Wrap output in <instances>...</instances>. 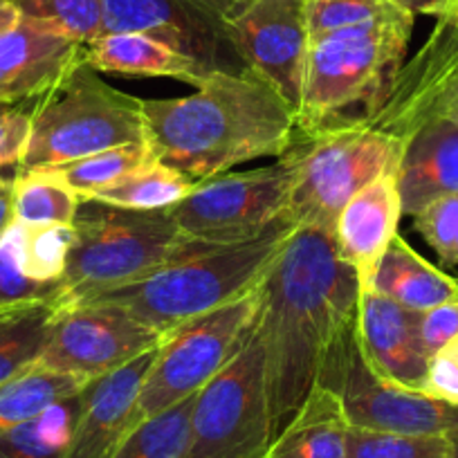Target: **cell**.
Instances as JSON below:
<instances>
[{
  "mask_svg": "<svg viewBox=\"0 0 458 458\" xmlns=\"http://www.w3.org/2000/svg\"><path fill=\"white\" fill-rule=\"evenodd\" d=\"M294 227L297 225L284 220L267 234L234 245H207L191 241L182 254L144 279L97 294L83 303L120 306L169 337L187 321L252 293L281 254Z\"/></svg>",
  "mask_w": 458,
  "mask_h": 458,
  "instance_id": "3957f363",
  "label": "cell"
},
{
  "mask_svg": "<svg viewBox=\"0 0 458 458\" xmlns=\"http://www.w3.org/2000/svg\"><path fill=\"white\" fill-rule=\"evenodd\" d=\"M207 5L211 7V10H216L220 14V19H223L225 12L229 10V7L234 5V3H239V0H205Z\"/></svg>",
  "mask_w": 458,
  "mask_h": 458,
  "instance_id": "7bdbcfd3",
  "label": "cell"
},
{
  "mask_svg": "<svg viewBox=\"0 0 458 458\" xmlns=\"http://www.w3.org/2000/svg\"><path fill=\"white\" fill-rule=\"evenodd\" d=\"M400 216L398 171H389L360 189L335 218V243L353 267L362 293L371 290L382 257L398 234Z\"/></svg>",
  "mask_w": 458,
  "mask_h": 458,
  "instance_id": "e0dca14e",
  "label": "cell"
},
{
  "mask_svg": "<svg viewBox=\"0 0 458 458\" xmlns=\"http://www.w3.org/2000/svg\"><path fill=\"white\" fill-rule=\"evenodd\" d=\"M445 436H447V440H449L447 458H458V429L449 431V434H445Z\"/></svg>",
  "mask_w": 458,
  "mask_h": 458,
  "instance_id": "ee69618b",
  "label": "cell"
},
{
  "mask_svg": "<svg viewBox=\"0 0 458 458\" xmlns=\"http://www.w3.org/2000/svg\"><path fill=\"white\" fill-rule=\"evenodd\" d=\"M447 436H416L349 427L346 458H447Z\"/></svg>",
  "mask_w": 458,
  "mask_h": 458,
  "instance_id": "4dcf8cb0",
  "label": "cell"
},
{
  "mask_svg": "<svg viewBox=\"0 0 458 458\" xmlns=\"http://www.w3.org/2000/svg\"><path fill=\"white\" fill-rule=\"evenodd\" d=\"M83 391L0 436V458H64L81 416Z\"/></svg>",
  "mask_w": 458,
  "mask_h": 458,
  "instance_id": "484cf974",
  "label": "cell"
},
{
  "mask_svg": "<svg viewBox=\"0 0 458 458\" xmlns=\"http://www.w3.org/2000/svg\"><path fill=\"white\" fill-rule=\"evenodd\" d=\"M418 391L429 398L458 404V344L452 342L429 360Z\"/></svg>",
  "mask_w": 458,
  "mask_h": 458,
  "instance_id": "74e56055",
  "label": "cell"
},
{
  "mask_svg": "<svg viewBox=\"0 0 458 458\" xmlns=\"http://www.w3.org/2000/svg\"><path fill=\"white\" fill-rule=\"evenodd\" d=\"M407 122L389 101L333 122L301 138V166L285 218L333 232L344 205L389 171H398L409 138Z\"/></svg>",
  "mask_w": 458,
  "mask_h": 458,
  "instance_id": "277c9868",
  "label": "cell"
},
{
  "mask_svg": "<svg viewBox=\"0 0 458 458\" xmlns=\"http://www.w3.org/2000/svg\"><path fill=\"white\" fill-rule=\"evenodd\" d=\"M440 110H445L447 114H452L454 120H458V79L452 83V88L445 92L443 101H440Z\"/></svg>",
  "mask_w": 458,
  "mask_h": 458,
  "instance_id": "b9f144b4",
  "label": "cell"
},
{
  "mask_svg": "<svg viewBox=\"0 0 458 458\" xmlns=\"http://www.w3.org/2000/svg\"><path fill=\"white\" fill-rule=\"evenodd\" d=\"M144 122L153 156L193 182L281 157L301 140L297 113L250 70L211 72L191 95L144 101Z\"/></svg>",
  "mask_w": 458,
  "mask_h": 458,
  "instance_id": "7a4b0ae2",
  "label": "cell"
},
{
  "mask_svg": "<svg viewBox=\"0 0 458 458\" xmlns=\"http://www.w3.org/2000/svg\"><path fill=\"white\" fill-rule=\"evenodd\" d=\"M131 142H147L144 99L106 83L83 61L32 104V131L19 169L64 166Z\"/></svg>",
  "mask_w": 458,
  "mask_h": 458,
  "instance_id": "52a82bcc",
  "label": "cell"
},
{
  "mask_svg": "<svg viewBox=\"0 0 458 458\" xmlns=\"http://www.w3.org/2000/svg\"><path fill=\"white\" fill-rule=\"evenodd\" d=\"M272 443L266 360L257 324L196 395L184 458H263Z\"/></svg>",
  "mask_w": 458,
  "mask_h": 458,
  "instance_id": "9c48e42d",
  "label": "cell"
},
{
  "mask_svg": "<svg viewBox=\"0 0 458 458\" xmlns=\"http://www.w3.org/2000/svg\"><path fill=\"white\" fill-rule=\"evenodd\" d=\"M14 220L32 225H72L81 196L56 166L19 169L12 178Z\"/></svg>",
  "mask_w": 458,
  "mask_h": 458,
  "instance_id": "cb8c5ba5",
  "label": "cell"
},
{
  "mask_svg": "<svg viewBox=\"0 0 458 458\" xmlns=\"http://www.w3.org/2000/svg\"><path fill=\"white\" fill-rule=\"evenodd\" d=\"M32 104H0V171L23 160L32 131Z\"/></svg>",
  "mask_w": 458,
  "mask_h": 458,
  "instance_id": "d590c367",
  "label": "cell"
},
{
  "mask_svg": "<svg viewBox=\"0 0 458 458\" xmlns=\"http://www.w3.org/2000/svg\"><path fill=\"white\" fill-rule=\"evenodd\" d=\"M196 184L191 178L153 157L147 165L124 175L120 182L101 189L88 200L124 207V209L169 211L182 202L196 189Z\"/></svg>",
  "mask_w": 458,
  "mask_h": 458,
  "instance_id": "d4e9b609",
  "label": "cell"
},
{
  "mask_svg": "<svg viewBox=\"0 0 458 458\" xmlns=\"http://www.w3.org/2000/svg\"><path fill=\"white\" fill-rule=\"evenodd\" d=\"M223 23L245 68L299 113L310 52L306 0H239Z\"/></svg>",
  "mask_w": 458,
  "mask_h": 458,
  "instance_id": "4fadbf2b",
  "label": "cell"
},
{
  "mask_svg": "<svg viewBox=\"0 0 458 458\" xmlns=\"http://www.w3.org/2000/svg\"><path fill=\"white\" fill-rule=\"evenodd\" d=\"M411 30L413 14L389 5L376 19L312 38L297 113L301 138L346 120L360 104L371 110L398 77Z\"/></svg>",
  "mask_w": 458,
  "mask_h": 458,
  "instance_id": "5b68a950",
  "label": "cell"
},
{
  "mask_svg": "<svg viewBox=\"0 0 458 458\" xmlns=\"http://www.w3.org/2000/svg\"><path fill=\"white\" fill-rule=\"evenodd\" d=\"M413 227L443 266H458V193L438 198L418 211Z\"/></svg>",
  "mask_w": 458,
  "mask_h": 458,
  "instance_id": "836d02e7",
  "label": "cell"
},
{
  "mask_svg": "<svg viewBox=\"0 0 458 458\" xmlns=\"http://www.w3.org/2000/svg\"><path fill=\"white\" fill-rule=\"evenodd\" d=\"M157 351V349H156ZM156 351L140 355L110 376L90 382L64 458H113L138 420V394L156 360Z\"/></svg>",
  "mask_w": 458,
  "mask_h": 458,
  "instance_id": "2e32d148",
  "label": "cell"
},
{
  "mask_svg": "<svg viewBox=\"0 0 458 458\" xmlns=\"http://www.w3.org/2000/svg\"><path fill=\"white\" fill-rule=\"evenodd\" d=\"M454 342H456V344H458V337H456V339H454Z\"/></svg>",
  "mask_w": 458,
  "mask_h": 458,
  "instance_id": "bcb514c9",
  "label": "cell"
},
{
  "mask_svg": "<svg viewBox=\"0 0 458 458\" xmlns=\"http://www.w3.org/2000/svg\"><path fill=\"white\" fill-rule=\"evenodd\" d=\"M386 5H394L398 10L409 12V14H425V16H436V19H443L447 16L449 7H452L454 0H385Z\"/></svg>",
  "mask_w": 458,
  "mask_h": 458,
  "instance_id": "f35d334b",
  "label": "cell"
},
{
  "mask_svg": "<svg viewBox=\"0 0 458 458\" xmlns=\"http://www.w3.org/2000/svg\"><path fill=\"white\" fill-rule=\"evenodd\" d=\"M360 281L330 229L299 225L261 281L257 333L272 440L319 382L330 346L358 317Z\"/></svg>",
  "mask_w": 458,
  "mask_h": 458,
  "instance_id": "6da1fadb",
  "label": "cell"
},
{
  "mask_svg": "<svg viewBox=\"0 0 458 458\" xmlns=\"http://www.w3.org/2000/svg\"><path fill=\"white\" fill-rule=\"evenodd\" d=\"M86 64L99 74L166 77L191 86H200L211 74L191 56L138 32H104L86 46Z\"/></svg>",
  "mask_w": 458,
  "mask_h": 458,
  "instance_id": "ffe728a7",
  "label": "cell"
},
{
  "mask_svg": "<svg viewBox=\"0 0 458 458\" xmlns=\"http://www.w3.org/2000/svg\"><path fill=\"white\" fill-rule=\"evenodd\" d=\"M21 19V10L12 3V0H0V37L7 32V30L14 28Z\"/></svg>",
  "mask_w": 458,
  "mask_h": 458,
  "instance_id": "60d3db41",
  "label": "cell"
},
{
  "mask_svg": "<svg viewBox=\"0 0 458 458\" xmlns=\"http://www.w3.org/2000/svg\"><path fill=\"white\" fill-rule=\"evenodd\" d=\"M418 335L429 360L449 346L458 337V301L440 303L418 312Z\"/></svg>",
  "mask_w": 458,
  "mask_h": 458,
  "instance_id": "8d00e7d4",
  "label": "cell"
},
{
  "mask_svg": "<svg viewBox=\"0 0 458 458\" xmlns=\"http://www.w3.org/2000/svg\"><path fill=\"white\" fill-rule=\"evenodd\" d=\"M443 19L452 21V23L458 28V0H454L452 7H449V12H447V16H443Z\"/></svg>",
  "mask_w": 458,
  "mask_h": 458,
  "instance_id": "f6af8a7d",
  "label": "cell"
},
{
  "mask_svg": "<svg viewBox=\"0 0 458 458\" xmlns=\"http://www.w3.org/2000/svg\"><path fill=\"white\" fill-rule=\"evenodd\" d=\"M14 223V193H12V178L0 175V239L5 236L10 225Z\"/></svg>",
  "mask_w": 458,
  "mask_h": 458,
  "instance_id": "ab89813d",
  "label": "cell"
},
{
  "mask_svg": "<svg viewBox=\"0 0 458 458\" xmlns=\"http://www.w3.org/2000/svg\"><path fill=\"white\" fill-rule=\"evenodd\" d=\"M165 339L120 306L68 303L52 319L38 364L95 382L156 351Z\"/></svg>",
  "mask_w": 458,
  "mask_h": 458,
  "instance_id": "7c38bea8",
  "label": "cell"
},
{
  "mask_svg": "<svg viewBox=\"0 0 458 458\" xmlns=\"http://www.w3.org/2000/svg\"><path fill=\"white\" fill-rule=\"evenodd\" d=\"M398 189L407 216L458 193V120L440 106L409 138L398 166Z\"/></svg>",
  "mask_w": 458,
  "mask_h": 458,
  "instance_id": "d6986e66",
  "label": "cell"
},
{
  "mask_svg": "<svg viewBox=\"0 0 458 458\" xmlns=\"http://www.w3.org/2000/svg\"><path fill=\"white\" fill-rule=\"evenodd\" d=\"M317 385L342 400L353 427L416 436H445L458 429V404L377 376L360 344L358 317L330 346Z\"/></svg>",
  "mask_w": 458,
  "mask_h": 458,
  "instance_id": "8fae6325",
  "label": "cell"
},
{
  "mask_svg": "<svg viewBox=\"0 0 458 458\" xmlns=\"http://www.w3.org/2000/svg\"><path fill=\"white\" fill-rule=\"evenodd\" d=\"M104 32H138L191 56L209 72H243L223 19L205 0H101Z\"/></svg>",
  "mask_w": 458,
  "mask_h": 458,
  "instance_id": "5bb4252c",
  "label": "cell"
},
{
  "mask_svg": "<svg viewBox=\"0 0 458 458\" xmlns=\"http://www.w3.org/2000/svg\"><path fill=\"white\" fill-rule=\"evenodd\" d=\"M37 303H64L65 306L64 281L38 284L25 276L16 261L14 245L5 232V236L0 239V315L37 306Z\"/></svg>",
  "mask_w": 458,
  "mask_h": 458,
  "instance_id": "d6a6232c",
  "label": "cell"
},
{
  "mask_svg": "<svg viewBox=\"0 0 458 458\" xmlns=\"http://www.w3.org/2000/svg\"><path fill=\"white\" fill-rule=\"evenodd\" d=\"M261 308V284L245 297L187 321L157 346L138 394V420L196 395L250 337Z\"/></svg>",
  "mask_w": 458,
  "mask_h": 458,
  "instance_id": "30bf717a",
  "label": "cell"
},
{
  "mask_svg": "<svg viewBox=\"0 0 458 458\" xmlns=\"http://www.w3.org/2000/svg\"><path fill=\"white\" fill-rule=\"evenodd\" d=\"M16 261L25 276L38 284H61L72 250V225H32L14 220L7 229Z\"/></svg>",
  "mask_w": 458,
  "mask_h": 458,
  "instance_id": "4316f807",
  "label": "cell"
},
{
  "mask_svg": "<svg viewBox=\"0 0 458 458\" xmlns=\"http://www.w3.org/2000/svg\"><path fill=\"white\" fill-rule=\"evenodd\" d=\"M301 166V142L275 165L248 174H220L196 184L174 207L175 225L189 241L234 245L267 234L285 218Z\"/></svg>",
  "mask_w": 458,
  "mask_h": 458,
  "instance_id": "ba28073f",
  "label": "cell"
},
{
  "mask_svg": "<svg viewBox=\"0 0 458 458\" xmlns=\"http://www.w3.org/2000/svg\"><path fill=\"white\" fill-rule=\"evenodd\" d=\"M349 427L342 400L317 385L263 458H346Z\"/></svg>",
  "mask_w": 458,
  "mask_h": 458,
  "instance_id": "44dd1931",
  "label": "cell"
},
{
  "mask_svg": "<svg viewBox=\"0 0 458 458\" xmlns=\"http://www.w3.org/2000/svg\"><path fill=\"white\" fill-rule=\"evenodd\" d=\"M196 395L135 425L113 458H184Z\"/></svg>",
  "mask_w": 458,
  "mask_h": 458,
  "instance_id": "f1b7e54d",
  "label": "cell"
},
{
  "mask_svg": "<svg viewBox=\"0 0 458 458\" xmlns=\"http://www.w3.org/2000/svg\"><path fill=\"white\" fill-rule=\"evenodd\" d=\"M64 303H37L0 315V385L34 367Z\"/></svg>",
  "mask_w": 458,
  "mask_h": 458,
  "instance_id": "83f0119b",
  "label": "cell"
},
{
  "mask_svg": "<svg viewBox=\"0 0 458 458\" xmlns=\"http://www.w3.org/2000/svg\"><path fill=\"white\" fill-rule=\"evenodd\" d=\"M308 32L319 38L335 30L364 23L386 10L385 0H306Z\"/></svg>",
  "mask_w": 458,
  "mask_h": 458,
  "instance_id": "e575fe53",
  "label": "cell"
},
{
  "mask_svg": "<svg viewBox=\"0 0 458 458\" xmlns=\"http://www.w3.org/2000/svg\"><path fill=\"white\" fill-rule=\"evenodd\" d=\"M88 385L90 380L52 371L38 362L25 369L0 385V436L37 418L52 404L81 394Z\"/></svg>",
  "mask_w": 458,
  "mask_h": 458,
  "instance_id": "603a6c76",
  "label": "cell"
},
{
  "mask_svg": "<svg viewBox=\"0 0 458 458\" xmlns=\"http://www.w3.org/2000/svg\"><path fill=\"white\" fill-rule=\"evenodd\" d=\"M72 229L65 306L135 284L191 245L171 211L124 209L95 200L81 202Z\"/></svg>",
  "mask_w": 458,
  "mask_h": 458,
  "instance_id": "8992f818",
  "label": "cell"
},
{
  "mask_svg": "<svg viewBox=\"0 0 458 458\" xmlns=\"http://www.w3.org/2000/svg\"><path fill=\"white\" fill-rule=\"evenodd\" d=\"M86 61V46L46 21L21 14L0 37V104H32Z\"/></svg>",
  "mask_w": 458,
  "mask_h": 458,
  "instance_id": "9a60e30c",
  "label": "cell"
},
{
  "mask_svg": "<svg viewBox=\"0 0 458 458\" xmlns=\"http://www.w3.org/2000/svg\"><path fill=\"white\" fill-rule=\"evenodd\" d=\"M153 157L156 156H153L147 142H131L92 153V156L68 162V165L56 166V169L77 189L81 200H88V198H92L101 189L120 182L124 175H129L138 166L147 165Z\"/></svg>",
  "mask_w": 458,
  "mask_h": 458,
  "instance_id": "f546056e",
  "label": "cell"
},
{
  "mask_svg": "<svg viewBox=\"0 0 458 458\" xmlns=\"http://www.w3.org/2000/svg\"><path fill=\"white\" fill-rule=\"evenodd\" d=\"M21 14L46 21L74 41L88 46L104 34L101 0H12Z\"/></svg>",
  "mask_w": 458,
  "mask_h": 458,
  "instance_id": "1f68e13d",
  "label": "cell"
},
{
  "mask_svg": "<svg viewBox=\"0 0 458 458\" xmlns=\"http://www.w3.org/2000/svg\"><path fill=\"white\" fill-rule=\"evenodd\" d=\"M371 290L416 312L458 301V279L431 266L400 234L382 257Z\"/></svg>",
  "mask_w": 458,
  "mask_h": 458,
  "instance_id": "7402d4cb",
  "label": "cell"
},
{
  "mask_svg": "<svg viewBox=\"0 0 458 458\" xmlns=\"http://www.w3.org/2000/svg\"><path fill=\"white\" fill-rule=\"evenodd\" d=\"M358 335L377 376L418 391L429 367V355L418 335L416 310L391 301L376 290H364L358 306Z\"/></svg>",
  "mask_w": 458,
  "mask_h": 458,
  "instance_id": "ac0fdd59",
  "label": "cell"
}]
</instances>
